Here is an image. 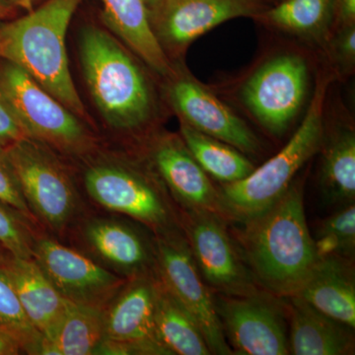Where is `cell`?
I'll list each match as a JSON object with an SVG mask.
<instances>
[{
    "mask_svg": "<svg viewBox=\"0 0 355 355\" xmlns=\"http://www.w3.org/2000/svg\"><path fill=\"white\" fill-rule=\"evenodd\" d=\"M236 243L257 284L293 296L319 261L306 220L302 186L293 182L272 207L241 224Z\"/></svg>",
    "mask_w": 355,
    "mask_h": 355,
    "instance_id": "obj_1",
    "label": "cell"
},
{
    "mask_svg": "<svg viewBox=\"0 0 355 355\" xmlns=\"http://www.w3.org/2000/svg\"><path fill=\"white\" fill-rule=\"evenodd\" d=\"M83 0H48L23 17L0 25V60L35 79L79 119L90 121L69 69L65 38Z\"/></svg>",
    "mask_w": 355,
    "mask_h": 355,
    "instance_id": "obj_2",
    "label": "cell"
},
{
    "mask_svg": "<svg viewBox=\"0 0 355 355\" xmlns=\"http://www.w3.org/2000/svg\"><path fill=\"white\" fill-rule=\"evenodd\" d=\"M86 83L107 123L121 132L146 125L153 99L146 77L116 39L104 30L89 26L80 41Z\"/></svg>",
    "mask_w": 355,
    "mask_h": 355,
    "instance_id": "obj_3",
    "label": "cell"
},
{
    "mask_svg": "<svg viewBox=\"0 0 355 355\" xmlns=\"http://www.w3.org/2000/svg\"><path fill=\"white\" fill-rule=\"evenodd\" d=\"M327 81H318L304 120L277 155L244 179L219 187L222 218L242 224L265 211L286 193L296 173L317 153L323 142Z\"/></svg>",
    "mask_w": 355,
    "mask_h": 355,
    "instance_id": "obj_4",
    "label": "cell"
},
{
    "mask_svg": "<svg viewBox=\"0 0 355 355\" xmlns=\"http://www.w3.org/2000/svg\"><path fill=\"white\" fill-rule=\"evenodd\" d=\"M83 188L96 207L139 222L153 234L181 229L179 209L147 161L93 159L84 171Z\"/></svg>",
    "mask_w": 355,
    "mask_h": 355,
    "instance_id": "obj_5",
    "label": "cell"
},
{
    "mask_svg": "<svg viewBox=\"0 0 355 355\" xmlns=\"http://www.w3.org/2000/svg\"><path fill=\"white\" fill-rule=\"evenodd\" d=\"M2 153L42 230L58 240L69 237L89 210L57 153L37 140L26 139Z\"/></svg>",
    "mask_w": 355,
    "mask_h": 355,
    "instance_id": "obj_6",
    "label": "cell"
},
{
    "mask_svg": "<svg viewBox=\"0 0 355 355\" xmlns=\"http://www.w3.org/2000/svg\"><path fill=\"white\" fill-rule=\"evenodd\" d=\"M0 98L30 139L71 157H89L97 150V139L76 114L24 69L4 60L0 64Z\"/></svg>",
    "mask_w": 355,
    "mask_h": 355,
    "instance_id": "obj_7",
    "label": "cell"
},
{
    "mask_svg": "<svg viewBox=\"0 0 355 355\" xmlns=\"http://www.w3.org/2000/svg\"><path fill=\"white\" fill-rule=\"evenodd\" d=\"M153 245L156 277L197 322L211 354L232 355L214 291L202 279L181 229L153 234Z\"/></svg>",
    "mask_w": 355,
    "mask_h": 355,
    "instance_id": "obj_8",
    "label": "cell"
},
{
    "mask_svg": "<svg viewBox=\"0 0 355 355\" xmlns=\"http://www.w3.org/2000/svg\"><path fill=\"white\" fill-rule=\"evenodd\" d=\"M179 212L180 226L191 256L212 291L222 295L248 296L261 291L225 219L209 211Z\"/></svg>",
    "mask_w": 355,
    "mask_h": 355,
    "instance_id": "obj_9",
    "label": "cell"
},
{
    "mask_svg": "<svg viewBox=\"0 0 355 355\" xmlns=\"http://www.w3.org/2000/svg\"><path fill=\"white\" fill-rule=\"evenodd\" d=\"M67 239L72 247L123 279L154 273L153 232L128 217L88 211Z\"/></svg>",
    "mask_w": 355,
    "mask_h": 355,
    "instance_id": "obj_10",
    "label": "cell"
},
{
    "mask_svg": "<svg viewBox=\"0 0 355 355\" xmlns=\"http://www.w3.org/2000/svg\"><path fill=\"white\" fill-rule=\"evenodd\" d=\"M214 299L222 330L233 354H289L282 298L261 289L248 296L214 293Z\"/></svg>",
    "mask_w": 355,
    "mask_h": 355,
    "instance_id": "obj_11",
    "label": "cell"
},
{
    "mask_svg": "<svg viewBox=\"0 0 355 355\" xmlns=\"http://www.w3.org/2000/svg\"><path fill=\"white\" fill-rule=\"evenodd\" d=\"M33 259L58 292L76 305L105 310L128 280L44 232L36 236Z\"/></svg>",
    "mask_w": 355,
    "mask_h": 355,
    "instance_id": "obj_12",
    "label": "cell"
},
{
    "mask_svg": "<svg viewBox=\"0 0 355 355\" xmlns=\"http://www.w3.org/2000/svg\"><path fill=\"white\" fill-rule=\"evenodd\" d=\"M155 273L128 279L104 310L98 354L171 355L154 319Z\"/></svg>",
    "mask_w": 355,
    "mask_h": 355,
    "instance_id": "obj_13",
    "label": "cell"
},
{
    "mask_svg": "<svg viewBox=\"0 0 355 355\" xmlns=\"http://www.w3.org/2000/svg\"><path fill=\"white\" fill-rule=\"evenodd\" d=\"M307 81V65L302 58L295 55H277L247 81L243 100L263 128L273 135H280L302 106Z\"/></svg>",
    "mask_w": 355,
    "mask_h": 355,
    "instance_id": "obj_14",
    "label": "cell"
},
{
    "mask_svg": "<svg viewBox=\"0 0 355 355\" xmlns=\"http://www.w3.org/2000/svg\"><path fill=\"white\" fill-rule=\"evenodd\" d=\"M147 162L179 210L209 211L220 216L218 188L191 155L181 137L167 133L151 140Z\"/></svg>",
    "mask_w": 355,
    "mask_h": 355,
    "instance_id": "obj_15",
    "label": "cell"
},
{
    "mask_svg": "<svg viewBox=\"0 0 355 355\" xmlns=\"http://www.w3.org/2000/svg\"><path fill=\"white\" fill-rule=\"evenodd\" d=\"M268 7L265 0H165L150 18L160 43L183 49L226 21L256 18Z\"/></svg>",
    "mask_w": 355,
    "mask_h": 355,
    "instance_id": "obj_16",
    "label": "cell"
},
{
    "mask_svg": "<svg viewBox=\"0 0 355 355\" xmlns=\"http://www.w3.org/2000/svg\"><path fill=\"white\" fill-rule=\"evenodd\" d=\"M170 100L181 121L244 154L260 150L258 137L246 123L197 81L178 79L169 90Z\"/></svg>",
    "mask_w": 355,
    "mask_h": 355,
    "instance_id": "obj_17",
    "label": "cell"
},
{
    "mask_svg": "<svg viewBox=\"0 0 355 355\" xmlns=\"http://www.w3.org/2000/svg\"><path fill=\"white\" fill-rule=\"evenodd\" d=\"M0 270L12 284L30 323L43 336V345L51 342L67 313L69 301L51 284L34 259L10 256Z\"/></svg>",
    "mask_w": 355,
    "mask_h": 355,
    "instance_id": "obj_18",
    "label": "cell"
},
{
    "mask_svg": "<svg viewBox=\"0 0 355 355\" xmlns=\"http://www.w3.org/2000/svg\"><path fill=\"white\" fill-rule=\"evenodd\" d=\"M293 296L352 330L355 328V279L352 259L338 256L320 259Z\"/></svg>",
    "mask_w": 355,
    "mask_h": 355,
    "instance_id": "obj_19",
    "label": "cell"
},
{
    "mask_svg": "<svg viewBox=\"0 0 355 355\" xmlns=\"http://www.w3.org/2000/svg\"><path fill=\"white\" fill-rule=\"evenodd\" d=\"M289 354L347 355L354 354L352 329L315 309L302 299L291 296Z\"/></svg>",
    "mask_w": 355,
    "mask_h": 355,
    "instance_id": "obj_20",
    "label": "cell"
},
{
    "mask_svg": "<svg viewBox=\"0 0 355 355\" xmlns=\"http://www.w3.org/2000/svg\"><path fill=\"white\" fill-rule=\"evenodd\" d=\"M102 3L103 18L110 29L151 69L160 76H171V64L144 0H102Z\"/></svg>",
    "mask_w": 355,
    "mask_h": 355,
    "instance_id": "obj_21",
    "label": "cell"
},
{
    "mask_svg": "<svg viewBox=\"0 0 355 355\" xmlns=\"http://www.w3.org/2000/svg\"><path fill=\"white\" fill-rule=\"evenodd\" d=\"M154 319L161 340L171 355H210L197 322L155 275Z\"/></svg>",
    "mask_w": 355,
    "mask_h": 355,
    "instance_id": "obj_22",
    "label": "cell"
},
{
    "mask_svg": "<svg viewBox=\"0 0 355 355\" xmlns=\"http://www.w3.org/2000/svg\"><path fill=\"white\" fill-rule=\"evenodd\" d=\"M104 340V310L70 303L62 323L41 354H98Z\"/></svg>",
    "mask_w": 355,
    "mask_h": 355,
    "instance_id": "obj_23",
    "label": "cell"
},
{
    "mask_svg": "<svg viewBox=\"0 0 355 355\" xmlns=\"http://www.w3.org/2000/svg\"><path fill=\"white\" fill-rule=\"evenodd\" d=\"M180 132L200 167L222 184L235 183L254 171L253 163L230 144L198 132L182 121Z\"/></svg>",
    "mask_w": 355,
    "mask_h": 355,
    "instance_id": "obj_24",
    "label": "cell"
},
{
    "mask_svg": "<svg viewBox=\"0 0 355 355\" xmlns=\"http://www.w3.org/2000/svg\"><path fill=\"white\" fill-rule=\"evenodd\" d=\"M323 154L320 186L324 202L340 209L354 203V132L345 130L335 133Z\"/></svg>",
    "mask_w": 355,
    "mask_h": 355,
    "instance_id": "obj_25",
    "label": "cell"
},
{
    "mask_svg": "<svg viewBox=\"0 0 355 355\" xmlns=\"http://www.w3.org/2000/svg\"><path fill=\"white\" fill-rule=\"evenodd\" d=\"M334 3L335 0H280L256 18L284 31L314 34L334 17Z\"/></svg>",
    "mask_w": 355,
    "mask_h": 355,
    "instance_id": "obj_26",
    "label": "cell"
},
{
    "mask_svg": "<svg viewBox=\"0 0 355 355\" xmlns=\"http://www.w3.org/2000/svg\"><path fill=\"white\" fill-rule=\"evenodd\" d=\"M314 243L320 258L338 256L352 259L355 250L354 203L340 207L322 221Z\"/></svg>",
    "mask_w": 355,
    "mask_h": 355,
    "instance_id": "obj_27",
    "label": "cell"
},
{
    "mask_svg": "<svg viewBox=\"0 0 355 355\" xmlns=\"http://www.w3.org/2000/svg\"><path fill=\"white\" fill-rule=\"evenodd\" d=\"M44 232L10 205L0 202V243L16 258L33 259L35 239Z\"/></svg>",
    "mask_w": 355,
    "mask_h": 355,
    "instance_id": "obj_28",
    "label": "cell"
},
{
    "mask_svg": "<svg viewBox=\"0 0 355 355\" xmlns=\"http://www.w3.org/2000/svg\"><path fill=\"white\" fill-rule=\"evenodd\" d=\"M0 327L39 333L30 323L17 295L4 272L0 270Z\"/></svg>",
    "mask_w": 355,
    "mask_h": 355,
    "instance_id": "obj_29",
    "label": "cell"
},
{
    "mask_svg": "<svg viewBox=\"0 0 355 355\" xmlns=\"http://www.w3.org/2000/svg\"><path fill=\"white\" fill-rule=\"evenodd\" d=\"M0 202L6 203L18 210L28 220L31 221L36 227L42 230L38 221L33 216L31 210L23 197L15 175L2 153H0Z\"/></svg>",
    "mask_w": 355,
    "mask_h": 355,
    "instance_id": "obj_30",
    "label": "cell"
},
{
    "mask_svg": "<svg viewBox=\"0 0 355 355\" xmlns=\"http://www.w3.org/2000/svg\"><path fill=\"white\" fill-rule=\"evenodd\" d=\"M43 340L40 333L0 327V355L41 354Z\"/></svg>",
    "mask_w": 355,
    "mask_h": 355,
    "instance_id": "obj_31",
    "label": "cell"
},
{
    "mask_svg": "<svg viewBox=\"0 0 355 355\" xmlns=\"http://www.w3.org/2000/svg\"><path fill=\"white\" fill-rule=\"evenodd\" d=\"M26 139H30L29 135L0 98V153Z\"/></svg>",
    "mask_w": 355,
    "mask_h": 355,
    "instance_id": "obj_32",
    "label": "cell"
},
{
    "mask_svg": "<svg viewBox=\"0 0 355 355\" xmlns=\"http://www.w3.org/2000/svg\"><path fill=\"white\" fill-rule=\"evenodd\" d=\"M336 55L347 64H354L355 58V25L343 26L336 41Z\"/></svg>",
    "mask_w": 355,
    "mask_h": 355,
    "instance_id": "obj_33",
    "label": "cell"
},
{
    "mask_svg": "<svg viewBox=\"0 0 355 355\" xmlns=\"http://www.w3.org/2000/svg\"><path fill=\"white\" fill-rule=\"evenodd\" d=\"M334 17L340 23V27L354 24L355 0H335Z\"/></svg>",
    "mask_w": 355,
    "mask_h": 355,
    "instance_id": "obj_34",
    "label": "cell"
},
{
    "mask_svg": "<svg viewBox=\"0 0 355 355\" xmlns=\"http://www.w3.org/2000/svg\"><path fill=\"white\" fill-rule=\"evenodd\" d=\"M17 9L9 0H0V22L12 17Z\"/></svg>",
    "mask_w": 355,
    "mask_h": 355,
    "instance_id": "obj_35",
    "label": "cell"
},
{
    "mask_svg": "<svg viewBox=\"0 0 355 355\" xmlns=\"http://www.w3.org/2000/svg\"><path fill=\"white\" fill-rule=\"evenodd\" d=\"M164 1L165 0H144V4L148 9L149 14L154 12Z\"/></svg>",
    "mask_w": 355,
    "mask_h": 355,
    "instance_id": "obj_36",
    "label": "cell"
},
{
    "mask_svg": "<svg viewBox=\"0 0 355 355\" xmlns=\"http://www.w3.org/2000/svg\"><path fill=\"white\" fill-rule=\"evenodd\" d=\"M9 1L17 7V8L30 9L35 0H9Z\"/></svg>",
    "mask_w": 355,
    "mask_h": 355,
    "instance_id": "obj_37",
    "label": "cell"
},
{
    "mask_svg": "<svg viewBox=\"0 0 355 355\" xmlns=\"http://www.w3.org/2000/svg\"><path fill=\"white\" fill-rule=\"evenodd\" d=\"M10 256H12V254L9 253V252L7 251L6 248L0 243V266L3 265L4 261H6Z\"/></svg>",
    "mask_w": 355,
    "mask_h": 355,
    "instance_id": "obj_38",
    "label": "cell"
},
{
    "mask_svg": "<svg viewBox=\"0 0 355 355\" xmlns=\"http://www.w3.org/2000/svg\"><path fill=\"white\" fill-rule=\"evenodd\" d=\"M265 1H266H266H268V0H265ZM270 1H272V0H270ZM273 1H275V3H277V2H279V1H280V0H273Z\"/></svg>",
    "mask_w": 355,
    "mask_h": 355,
    "instance_id": "obj_39",
    "label": "cell"
}]
</instances>
